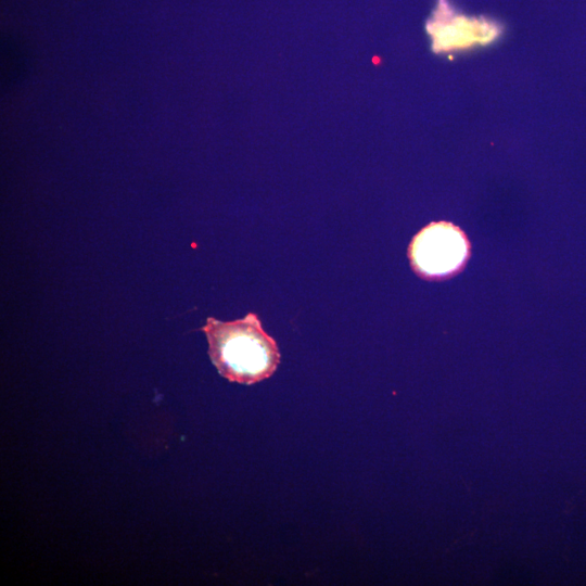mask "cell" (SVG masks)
<instances>
[{"instance_id": "cell-1", "label": "cell", "mask_w": 586, "mask_h": 586, "mask_svg": "<svg viewBox=\"0 0 586 586\" xmlns=\"http://www.w3.org/2000/svg\"><path fill=\"white\" fill-rule=\"evenodd\" d=\"M208 354L218 372L231 382L253 384L269 378L280 362L276 341L265 332L257 315L233 321L207 318L202 328Z\"/></svg>"}, {"instance_id": "cell-2", "label": "cell", "mask_w": 586, "mask_h": 586, "mask_svg": "<svg viewBox=\"0 0 586 586\" xmlns=\"http://www.w3.org/2000/svg\"><path fill=\"white\" fill-rule=\"evenodd\" d=\"M408 256L415 272L429 280L448 278L459 272L470 256L464 232L447 222H432L411 240Z\"/></svg>"}]
</instances>
